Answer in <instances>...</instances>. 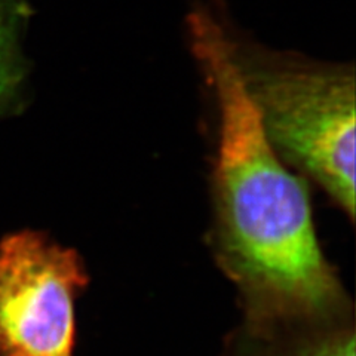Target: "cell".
<instances>
[{
	"label": "cell",
	"mask_w": 356,
	"mask_h": 356,
	"mask_svg": "<svg viewBox=\"0 0 356 356\" xmlns=\"http://www.w3.org/2000/svg\"><path fill=\"white\" fill-rule=\"evenodd\" d=\"M187 26L218 110L211 250L238 289L243 322L272 325L353 315L319 245L305 177L267 140L233 60L227 29L205 6L192 10Z\"/></svg>",
	"instance_id": "cell-1"
},
{
	"label": "cell",
	"mask_w": 356,
	"mask_h": 356,
	"mask_svg": "<svg viewBox=\"0 0 356 356\" xmlns=\"http://www.w3.org/2000/svg\"><path fill=\"white\" fill-rule=\"evenodd\" d=\"M247 94L280 158L355 218V72L289 58L229 33Z\"/></svg>",
	"instance_id": "cell-2"
},
{
	"label": "cell",
	"mask_w": 356,
	"mask_h": 356,
	"mask_svg": "<svg viewBox=\"0 0 356 356\" xmlns=\"http://www.w3.org/2000/svg\"><path fill=\"white\" fill-rule=\"evenodd\" d=\"M89 282L81 255L21 230L0 241V356H74L76 298Z\"/></svg>",
	"instance_id": "cell-3"
},
{
	"label": "cell",
	"mask_w": 356,
	"mask_h": 356,
	"mask_svg": "<svg viewBox=\"0 0 356 356\" xmlns=\"http://www.w3.org/2000/svg\"><path fill=\"white\" fill-rule=\"evenodd\" d=\"M355 316L242 325L221 356H355Z\"/></svg>",
	"instance_id": "cell-4"
},
{
	"label": "cell",
	"mask_w": 356,
	"mask_h": 356,
	"mask_svg": "<svg viewBox=\"0 0 356 356\" xmlns=\"http://www.w3.org/2000/svg\"><path fill=\"white\" fill-rule=\"evenodd\" d=\"M31 9L26 0H0V115L15 104L26 79L21 39Z\"/></svg>",
	"instance_id": "cell-5"
}]
</instances>
